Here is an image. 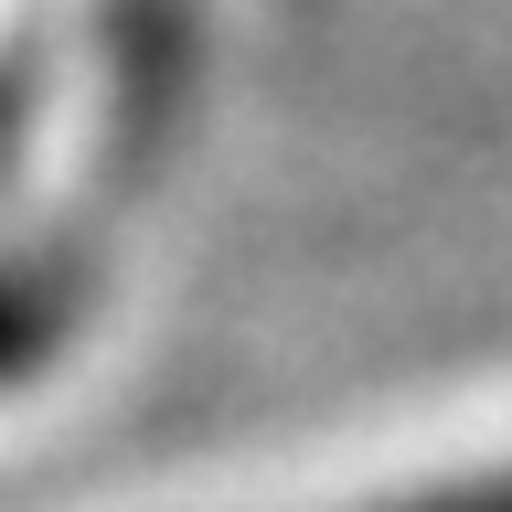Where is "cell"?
I'll return each instance as SVG.
<instances>
[{"mask_svg": "<svg viewBox=\"0 0 512 512\" xmlns=\"http://www.w3.org/2000/svg\"><path fill=\"white\" fill-rule=\"evenodd\" d=\"M480 512H512V491H502V502H480Z\"/></svg>", "mask_w": 512, "mask_h": 512, "instance_id": "cell-1", "label": "cell"}]
</instances>
